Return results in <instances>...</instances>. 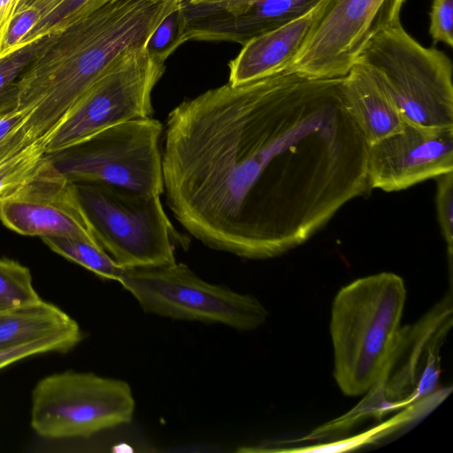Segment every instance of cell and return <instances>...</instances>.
<instances>
[{"label": "cell", "mask_w": 453, "mask_h": 453, "mask_svg": "<svg viewBox=\"0 0 453 453\" xmlns=\"http://www.w3.org/2000/svg\"><path fill=\"white\" fill-rule=\"evenodd\" d=\"M81 329L63 310L46 301L0 313V349Z\"/></svg>", "instance_id": "17"}, {"label": "cell", "mask_w": 453, "mask_h": 453, "mask_svg": "<svg viewBox=\"0 0 453 453\" xmlns=\"http://www.w3.org/2000/svg\"><path fill=\"white\" fill-rule=\"evenodd\" d=\"M0 219L6 227L23 235L66 236L97 243L73 183L46 156L27 181L0 196Z\"/></svg>", "instance_id": "12"}, {"label": "cell", "mask_w": 453, "mask_h": 453, "mask_svg": "<svg viewBox=\"0 0 453 453\" xmlns=\"http://www.w3.org/2000/svg\"><path fill=\"white\" fill-rule=\"evenodd\" d=\"M83 338L81 329L55 334L19 346L0 349V370L24 358L49 352L66 353Z\"/></svg>", "instance_id": "25"}, {"label": "cell", "mask_w": 453, "mask_h": 453, "mask_svg": "<svg viewBox=\"0 0 453 453\" xmlns=\"http://www.w3.org/2000/svg\"><path fill=\"white\" fill-rule=\"evenodd\" d=\"M342 80L285 70L172 110L162 165L175 219L211 249L266 259L368 193V145Z\"/></svg>", "instance_id": "1"}, {"label": "cell", "mask_w": 453, "mask_h": 453, "mask_svg": "<svg viewBox=\"0 0 453 453\" xmlns=\"http://www.w3.org/2000/svg\"><path fill=\"white\" fill-rule=\"evenodd\" d=\"M46 156V136L36 140L0 165V196L27 181L38 170Z\"/></svg>", "instance_id": "23"}, {"label": "cell", "mask_w": 453, "mask_h": 453, "mask_svg": "<svg viewBox=\"0 0 453 453\" xmlns=\"http://www.w3.org/2000/svg\"><path fill=\"white\" fill-rule=\"evenodd\" d=\"M406 300L403 280L383 272L342 288L331 310L334 376L348 396L366 394L393 348Z\"/></svg>", "instance_id": "3"}, {"label": "cell", "mask_w": 453, "mask_h": 453, "mask_svg": "<svg viewBox=\"0 0 453 453\" xmlns=\"http://www.w3.org/2000/svg\"><path fill=\"white\" fill-rule=\"evenodd\" d=\"M429 35L433 42L453 46V0H432Z\"/></svg>", "instance_id": "28"}, {"label": "cell", "mask_w": 453, "mask_h": 453, "mask_svg": "<svg viewBox=\"0 0 453 453\" xmlns=\"http://www.w3.org/2000/svg\"><path fill=\"white\" fill-rule=\"evenodd\" d=\"M176 0H108L53 34L18 79V108L32 142L47 136L115 62L145 48Z\"/></svg>", "instance_id": "2"}, {"label": "cell", "mask_w": 453, "mask_h": 453, "mask_svg": "<svg viewBox=\"0 0 453 453\" xmlns=\"http://www.w3.org/2000/svg\"><path fill=\"white\" fill-rule=\"evenodd\" d=\"M178 2H188V3H191V4H195V3H197L199 0H176Z\"/></svg>", "instance_id": "31"}, {"label": "cell", "mask_w": 453, "mask_h": 453, "mask_svg": "<svg viewBox=\"0 0 453 453\" xmlns=\"http://www.w3.org/2000/svg\"><path fill=\"white\" fill-rule=\"evenodd\" d=\"M315 9L243 44L229 63L228 83L238 85L288 70L308 35Z\"/></svg>", "instance_id": "15"}, {"label": "cell", "mask_w": 453, "mask_h": 453, "mask_svg": "<svg viewBox=\"0 0 453 453\" xmlns=\"http://www.w3.org/2000/svg\"><path fill=\"white\" fill-rule=\"evenodd\" d=\"M17 0H0V42L12 19Z\"/></svg>", "instance_id": "29"}, {"label": "cell", "mask_w": 453, "mask_h": 453, "mask_svg": "<svg viewBox=\"0 0 453 453\" xmlns=\"http://www.w3.org/2000/svg\"><path fill=\"white\" fill-rule=\"evenodd\" d=\"M106 1L108 0H63L52 12L37 21L21 40L19 48L41 37L61 32Z\"/></svg>", "instance_id": "22"}, {"label": "cell", "mask_w": 453, "mask_h": 453, "mask_svg": "<svg viewBox=\"0 0 453 453\" xmlns=\"http://www.w3.org/2000/svg\"><path fill=\"white\" fill-rule=\"evenodd\" d=\"M118 282L145 312L173 319L250 331L268 317L256 297L205 281L181 263L123 268Z\"/></svg>", "instance_id": "7"}, {"label": "cell", "mask_w": 453, "mask_h": 453, "mask_svg": "<svg viewBox=\"0 0 453 453\" xmlns=\"http://www.w3.org/2000/svg\"><path fill=\"white\" fill-rule=\"evenodd\" d=\"M342 89L349 111L367 145L403 127L404 119L392 96L366 65L356 62L343 76Z\"/></svg>", "instance_id": "16"}, {"label": "cell", "mask_w": 453, "mask_h": 453, "mask_svg": "<svg viewBox=\"0 0 453 453\" xmlns=\"http://www.w3.org/2000/svg\"><path fill=\"white\" fill-rule=\"evenodd\" d=\"M52 35L41 37L0 58V116L17 110L18 79L48 43Z\"/></svg>", "instance_id": "19"}, {"label": "cell", "mask_w": 453, "mask_h": 453, "mask_svg": "<svg viewBox=\"0 0 453 453\" xmlns=\"http://www.w3.org/2000/svg\"><path fill=\"white\" fill-rule=\"evenodd\" d=\"M187 19L182 2L157 27L149 38L145 50L155 59L164 62L186 38Z\"/></svg>", "instance_id": "24"}, {"label": "cell", "mask_w": 453, "mask_h": 453, "mask_svg": "<svg viewBox=\"0 0 453 453\" xmlns=\"http://www.w3.org/2000/svg\"><path fill=\"white\" fill-rule=\"evenodd\" d=\"M30 112L17 109L0 116V165L33 143L24 128Z\"/></svg>", "instance_id": "26"}, {"label": "cell", "mask_w": 453, "mask_h": 453, "mask_svg": "<svg viewBox=\"0 0 453 453\" xmlns=\"http://www.w3.org/2000/svg\"><path fill=\"white\" fill-rule=\"evenodd\" d=\"M30 424L47 439L88 438L129 423V384L93 372L65 371L43 377L32 391Z\"/></svg>", "instance_id": "8"}, {"label": "cell", "mask_w": 453, "mask_h": 453, "mask_svg": "<svg viewBox=\"0 0 453 453\" xmlns=\"http://www.w3.org/2000/svg\"><path fill=\"white\" fill-rule=\"evenodd\" d=\"M448 294L413 324L401 326L381 372L368 394L370 412L382 413L432 396L441 372V350L452 326Z\"/></svg>", "instance_id": "11"}, {"label": "cell", "mask_w": 453, "mask_h": 453, "mask_svg": "<svg viewBox=\"0 0 453 453\" xmlns=\"http://www.w3.org/2000/svg\"><path fill=\"white\" fill-rule=\"evenodd\" d=\"M453 172V127H425L404 121L403 127L367 146L371 188L400 191Z\"/></svg>", "instance_id": "13"}, {"label": "cell", "mask_w": 453, "mask_h": 453, "mask_svg": "<svg viewBox=\"0 0 453 453\" xmlns=\"http://www.w3.org/2000/svg\"><path fill=\"white\" fill-rule=\"evenodd\" d=\"M73 183L97 243L119 267L176 262L174 244L179 235L160 196L106 184Z\"/></svg>", "instance_id": "5"}, {"label": "cell", "mask_w": 453, "mask_h": 453, "mask_svg": "<svg viewBox=\"0 0 453 453\" xmlns=\"http://www.w3.org/2000/svg\"><path fill=\"white\" fill-rule=\"evenodd\" d=\"M405 0H320L288 70L316 78L345 76L377 34L400 23Z\"/></svg>", "instance_id": "10"}, {"label": "cell", "mask_w": 453, "mask_h": 453, "mask_svg": "<svg viewBox=\"0 0 453 453\" xmlns=\"http://www.w3.org/2000/svg\"><path fill=\"white\" fill-rule=\"evenodd\" d=\"M43 301L27 267L12 259H0V313Z\"/></svg>", "instance_id": "20"}, {"label": "cell", "mask_w": 453, "mask_h": 453, "mask_svg": "<svg viewBox=\"0 0 453 453\" xmlns=\"http://www.w3.org/2000/svg\"><path fill=\"white\" fill-rule=\"evenodd\" d=\"M356 62L384 84L404 121L431 128L453 127V66L434 47H424L401 22L382 30Z\"/></svg>", "instance_id": "4"}, {"label": "cell", "mask_w": 453, "mask_h": 453, "mask_svg": "<svg viewBox=\"0 0 453 453\" xmlns=\"http://www.w3.org/2000/svg\"><path fill=\"white\" fill-rule=\"evenodd\" d=\"M165 72V63L145 48L115 62L46 136V153H54L115 125L149 118L152 90Z\"/></svg>", "instance_id": "9"}, {"label": "cell", "mask_w": 453, "mask_h": 453, "mask_svg": "<svg viewBox=\"0 0 453 453\" xmlns=\"http://www.w3.org/2000/svg\"><path fill=\"white\" fill-rule=\"evenodd\" d=\"M162 132L156 119H133L46 153V157L71 182L106 184L160 196L164 192Z\"/></svg>", "instance_id": "6"}, {"label": "cell", "mask_w": 453, "mask_h": 453, "mask_svg": "<svg viewBox=\"0 0 453 453\" xmlns=\"http://www.w3.org/2000/svg\"><path fill=\"white\" fill-rule=\"evenodd\" d=\"M63 0H17L12 19L0 42V57L19 49L29 30Z\"/></svg>", "instance_id": "21"}, {"label": "cell", "mask_w": 453, "mask_h": 453, "mask_svg": "<svg viewBox=\"0 0 453 453\" xmlns=\"http://www.w3.org/2000/svg\"><path fill=\"white\" fill-rule=\"evenodd\" d=\"M248 1L250 0H199L197 3L207 4L222 10H232L243 4Z\"/></svg>", "instance_id": "30"}, {"label": "cell", "mask_w": 453, "mask_h": 453, "mask_svg": "<svg viewBox=\"0 0 453 453\" xmlns=\"http://www.w3.org/2000/svg\"><path fill=\"white\" fill-rule=\"evenodd\" d=\"M42 242L54 252L73 261L96 276L118 281L123 268L95 242L73 237L46 236Z\"/></svg>", "instance_id": "18"}, {"label": "cell", "mask_w": 453, "mask_h": 453, "mask_svg": "<svg viewBox=\"0 0 453 453\" xmlns=\"http://www.w3.org/2000/svg\"><path fill=\"white\" fill-rule=\"evenodd\" d=\"M320 0H250L222 10L203 3L182 2L188 40H250L279 28L312 11Z\"/></svg>", "instance_id": "14"}, {"label": "cell", "mask_w": 453, "mask_h": 453, "mask_svg": "<svg viewBox=\"0 0 453 453\" xmlns=\"http://www.w3.org/2000/svg\"><path fill=\"white\" fill-rule=\"evenodd\" d=\"M435 203L438 221L447 244L449 264L453 253V172L435 178Z\"/></svg>", "instance_id": "27"}]
</instances>
